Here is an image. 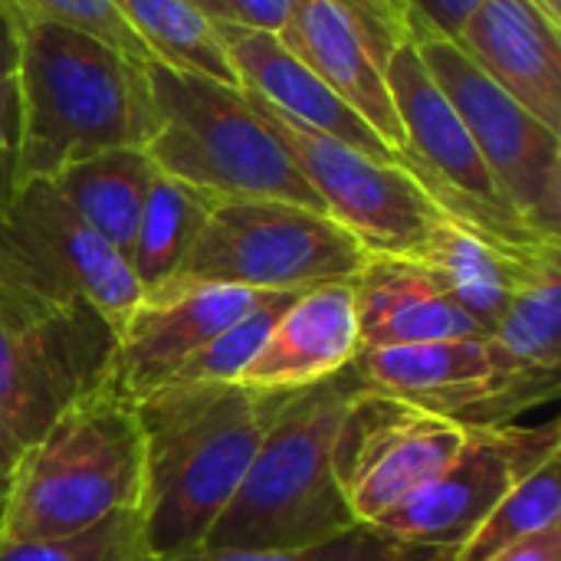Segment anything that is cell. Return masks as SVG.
Here are the masks:
<instances>
[{
  "mask_svg": "<svg viewBox=\"0 0 561 561\" xmlns=\"http://www.w3.org/2000/svg\"><path fill=\"white\" fill-rule=\"evenodd\" d=\"M411 39L463 118L506 204L542 237L561 240V138L523 102L500 89L460 46L431 26L411 23Z\"/></svg>",
  "mask_w": 561,
  "mask_h": 561,
  "instance_id": "9",
  "label": "cell"
},
{
  "mask_svg": "<svg viewBox=\"0 0 561 561\" xmlns=\"http://www.w3.org/2000/svg\"><path fill=\"white\" fill-rule=\"evenodd\" d=\"M279 39L329 89H335L394 154L404 151V131L388 92L385 66L335 0H289Z\"/></svg>",
  "mask_w": 561,
  "mask_h": 561,
  "instance_id": "19",
  "label": "cell"
},
{
  "mask_svg": "<svg viewBox=\"0 0 561 561\" xmlns=\"http://www.w3.org/2000/svg\"><path fill=\"white\" fill-rule=\"evenodd\" d=\"M0 561H148V556L141 549L135 510H128L69 539L0 536Z\"/></svg>",
  "mask_w": 561,
  "mask_h": 561,
  "instance_id": "28",
  "label": "cell"
},
{
  "mask_svg": "<svg viewBox=\"0 0 561 561\" xmlns=\"http://www.w3.org/2000/svg\"><path fill=\"white\" fill-rule=\"evenodd\" d=\"M296 293H273L256 309L240 316L233 325L217 332L207 345H201L174 375L171 381H240L243 368L260 352L266 332L273 329L276 316ZM168 381V385H171Z\"/></svg>",
  "mask_w": 561,
  "mask_h": 561,
  "instance_id": "27",
  "label": "cell"
},
{
  "mask_svg": "<svg viewBox=\"0 0 561 561\" xmlns=\"http://www.w3.org/2000/svg\"><path fill=\"white\" fill-rule=\"evenodd\" d=\"M335 3L362 33L365 46L375 53L381 66H388L391 53L411 39V10L404 0H335Z\"/></svg>",
  "mask_w": 561,
  "mask_h": 561,
  "instance_id": "30",
  "label": "cell"
},
{
  "mask_svg": "<svg viewBox=\"0 0 561 561\" xmlns=\"http://www.w3.org/2000/svg\"><path fill=\"white\" fill-rule=\"evenodd\" d=\"M536 3H539V7H542L549 16H552V20H559L561 23V0H536Z\"/></svg>",
  "mask_w": 561,
  "mask_h": 561,
  "instance_id": "38",
  "label": "cell"
},
{
  "mask_svg": "<svg viewBox=\"0 0 561 561\" xmlns=\"http://www.w3.org/2000/svg\"><path fill=\"white\" fill-rule=\"evenodd\" d=\"M247 99L286 145L316 197L322 201V210L342 230H348L368 253H417L444 214L401 161L371 158L352 145L296 125L253 95Z\"/></svg>",
  "mask_w": 561,
  "mask_h": 561,
  "instance_id": "11",
  "label": "cell"
},
{
  "mask_svg": "<svg viewBox=\"0 0 561 561\" xmlns=\"http://www.w3.org/2000/svg\"><path fill=\"white\" fill-rule=\"evenodd\" d=\"M561 454L559 421L467 431L463 447L375 526L424 546L463 549L493 506L533 470Z\"/></svg>",
  "mask_w": 561,
  "mask_h": 561,
  "instance_id": "12",
  "label": "cell"
},
{
  "mask_svg": "<svg viewBox=\"0 0 561 561\" xmlns=\"http://www.w3.org/2000/svg\"><path fill=\"white\" fill-rule=\"evenodd\" d=\"M224 49L233 62L240 89L279 115L293 118L302 128L329 135L342 145H352L371 158L398 161L388 141L335 92L329 89L306 62H299L276 33L217 23Z\"/></svg>",
  "mask_w": 561,
  "mask_h": 561,
  "instance_id": "16",
  "label": "cell"
},
{
  "mask_svg": "<svg viewBox=\"0 0 561 561\" xmlns=\"http://www.w3.org/2000/svg\"><path fill=\"white\" fill-rule=\"evenodd\" d=\"M178 561H460V552L401 539L375 523H355L339 536L293 546V549H266V552L201 549Z\"/></svg>",
  "mask_w": 561,
  "mask_h": 561,
  "instance_id": "26",
  "label": "cell"
},
{
  "mask_svg": "<svg viewBox=\"0 0 561 561\" xmlns=\"http://www.w3.org/2000/svg\"><path fill=\"white\" fill-rule=\"evenodd\" d=\"M561 247L526 256L513 253L467 227H460L450 217H440L427 240L417 247L414 260H421L440 286L450 293V299L490 335L496 322L503 319L510 299L516 289L549 260H559Z\"/></svg>",
  "mask_w": 561,
  "mask_h": 561,
  "instance_id": "20",
  "label": "cell"
},
{
  "mask_svg": "<svg viewBox=\"0 0 561 561\" xmlns=\"http://www.w3.org/2000/svg\"><path fill=\"white\" fill-rule=\"evenodd\" d=\"M145 66L82 30L23 13L16 187L112 148H141L154 122Z\"/></svg>",
  "mask_w": 561,
  "mask_h": 561,
  "instance_id": "2",
  "label": "cell"
},
{
  "mask_svg": "<svg viewBox=\"0 0 561 561\" xmlns=\"http://www.w3.org/2000/svg\"><path fill=\"white\" fill-rule=\"evenodd\" d=\"M457 46L536 118L561 131V23L536 0H483Z\"/></svg>",
  "mask_w": 561,
  "mask_h": 561,
  "instance_id": "15",
  "label": "cell"
},
{
  "mask_svg": "<svg viewBox=\"0 0 561 561\" xmlns=\"http://www.w3.org/2000/svg\"><path fill=\"white\" fill-rule=\"evenodd\" d=\"M145 72L154 122L141 148L161 174L217 201L260 197L322 210L312 184L243 89L158 59H148Z\"/></svg>",
  "mask_w": 561,
  "mask_h": 561,
  "instance_id": "5",
  "label": "cell"
},
{
  "mask_svg": "<svg viewBox=\"0 0 561 561\" xmlns=\"http://www.w3.org/2000/svg\"><path fill=\"white\" fill-rule=\"evenodd\" d=\"M214 204H217L214 194L154 171L141 220L135 230V243L128 250V266L141 293L164 286L181 270Z\"/></svg>",
  "mask_w": 561,
  "mask_h": 561,
  "instance_id": "22",
  "label": "cell"
},
{
  "mask_svg": "<svg viewBox=\"0 0 561 561\" xmlns=\"http://www.w3.org/2000/svg\"><path fill=\"white\" fill-rule=\"evenodd\" d=\"M141 490V431L135 401L115 388L72 401L13 460L3 493V539H69Z\"/></svg>",
  "mask_w": 561,
  "mask_h": 561,
  "instance_id": "4",
  "label": "cell"
},
{
  "mask_svg": "<svg viewBox=\"0 0 561 561\" xmlns=\"http://www.w3.org/2000/svg\"><path fill=\"white\" fill-rule=\"evenodd\" d=\"M16 138H20L16 79H0V210L16 191Z\"/></svg>",
  "mask_w": 561,
  "mask_h": 561,
  "instance_id": "31",
  "label": "cell"
},
{
  "mask_svg": "<svg viewBox=\"0 0 561 561\" xmlns=\"http://www.w3.org/2000/svg\"><path fill=\"white\" fill-rule=\"evenodd\" d=\"M358 352L352 286H312L283 306L237 385L266 394L309 388L352 368Z\"/></svg>",
  "mask_w": 561,
  "mask_h": 561,
  "instance_id": "17",
  "label": "cell"
},
{
  "mask_svg": "<svg viewBox=\"0 0 561 561\" xmlns=\"http://www.w3.org/2000/svg\"><path fill=\"white\" fill-rule=\"evenodd\" d=\"M273 411V394L237 381H171L135 401L141 490L135 503L148 561L204 549L237 496Z\"/></svg>",
  "mask_w": 561,
  "mask_h": 561,
  "instance_id": "1",
  "label": "cell"
},
{
  "mask_svg": "<svg viewBox=\"0 0 561 561\" xmlns=\"http://www.w3.org/2000/svg\"><path fill=\"white\" fill-rule=\"evenodd\" d=\"M348 286L362 352L486 335L414 256L368 253Z\"/></svg>",
  "mask_w": 561,
  "mask_h": 561,
  "instance_id": "18",
  "label": "cell"
},
{
  "mask_svg": "<svg viewBox=\"0 0 561 561\" xmlns=\"http://www.w3.org/2000/svg\"><path fill=\"white\" fill-rule=\"evenodd\" d=\"M112 355L99 309L0 276V427L20 450L72 401L112 388Z\"/></svg>",
  "mask_w": 561,
  "mask_h": 561,
  "instance_id": "6",
  "label": "cell"
},
{
  "mask_svg": "<svg viewBox=\"0 0 561 561\" xmlns=\"http://www.w3.org/2000/svg\"><path fill=\"white\" fill-rule=\"evenodd\" d=\"M561 526V454L519 480L463 542L460 561H483L542 529Z\"/></svg>",
  "mask_w": 561,
  "mask_h": 561,
  "instance_id": "25",
  "label": "cell"
},
{
  "mask_svg": "<svg viewBox=\"0 0 561 561\" xmlns=\"http://www.w3.org/2000/svg\"><path fill=\"white\" fill-rule=\"evenodd\" d=\"M358 385L355 368H345L319 385L273 394L250 470L204 549H293L355 526L335 477V444Z\"/></svg>",
  "mask_w": 561,
  "mask_h": 561,
  "instance_id": "3",
  "label": "cell"
},
{
  "mask_svg": "<svg viewBox=\"0 0 561 561\" xmlns=\"http://www.w3.org/2000/svg\"><path fill=\"white\" fill-rule=\"evenodd\" d=\"M20 33H23V10L10 0H0V79L16 76Z\"/></svg>",
  "mask_w": 561,
  "mask_h": 561,
  "instance_id": "35",
  "label": "cell"
},
{
  "mask_svg": "<svg viewBox=\"0 0 561 561\" xmlns=\"http://www.w3.org/2000/svg\"><path fill=\"white\" fill-rule=\"evenodd\" d=\"M20 447L7 437V431L0 427V500L7 493V483H10V470H13V460H16Z\"/></svg>",
  "mask_w": 561,
  "mask_h": 561,
  "instance_id": "36",
  "label": "cell"
},
{
  "mask_svg": "<svg viewBox=\"0 0 561 561\" xmlns=\"http://www.w3.org/2000/svg\"><path fill=\"white\" fill-rule=\"evenodd\" d=\"M131 33L145 43L148 56L181 69L217 79L224 85H237L233 62L224 49L220 30L210 16H204L187 0H112Z\"/></svg>",
  "mask_w": 561,
  "mask_h": 561,
  "instance_id": "23",
  "label": "cell"
},
{
  "mask_svg": "<svg viewBox=\"0 0 561 561\" xmlns=\"http://www.w3.org/2000/svg\"><path fill=\"white\" fill-rule=\"evenodd\" d=\"M368 250L329 214L237 197L217 201L197 243L168 283H220L256 293H306L348 283Z\"/></svg>",
  "mask_w": 561,
  "mask_h": 561,
  "instance_id": "7",
  "label": "cell"
},
{
  "mask_svg": "<svg viewBox=\"0 0 561 561\" xmlns=\"http://www.w3.org/2000/svg\"><path fill=\"white\" fill-rule=\"evenodd\" d=\"M224 7H227V23L276 33V36L289 16V0H224Z\"/></svg>",
  "mask_w": 561,
  "mask_h": 561,
  "instance_id": "33",
  "label": "cell"
},
{
  "mask_svg": "<svg viewBox=\"0 0 561 561\" xmlns=\"http://www.w3.org/2000/svg\"><path fill=\"white\" fill-rule=\"evenodd\" d=\"M154 171L145 148H112L66 164L49 181L59 197L128 260Z\"/></svg>",
  "mask_w": 561,
  "mask_h": 561,
  "instance_id": "21",
  "label": "cell"
},
{
  "mask_svg": "<svg viewBox=\"0 0 561 561\" xmlns=\"http://www.w3.org/2000/svg\"><path fill=\"white\" fill-rule=\"evenodd\" d=\"M467 440V427L358 385L335 444V477L355 523H378L427 483Z\"/></svg>",
  "mask_w": 561,
  "mask_h": 561,
  "instance_id": "13",
  "label": "cell"
},
{
  "mask_svg": "<svg viewBox=\"0 0 561 561\" xmlns=\"http://www.w3.org/2000/svg\"><path fill=\"white\" fill-rule=\"evenodd\" d=\"M273 293L220 283H164L141 293L115 335L112 388L138 401L171 381V375L217 332L256 309Z\"/></svg>",
  "mask_w": 561,
  "mask_h": 561,
  "instance_id": "14",
  "label": "cell"
},
{
  "mask_svg": "<svg viewBox=\"0 0 561 561\" xmlns=\"http://www.w3.org/2000/svg\"><path fill=\"white\" fill-rule=\"evenodd\" d=\"M0 276L53 299L89 302L115 335L141 299L128 260L46 178L20 184L0 210Z\"/></svg>",
  "mask_w": 561,
  "mask_h": 561,
  "instance_id": "10",
  "label": "cell"
},
{
  "mask_svg": "<svg viewBox=\"0 0 561 561\" xmlns=\"http://www.w3.org/2000/svg\"><path fill=\"white\" fill-rule=\"evenodd\" d=\"M191 7H197L204 16H210L214 23H227V7L224 0H187Z\"/></svg>",
  "mask_w": 561,
  "mask_h": 561,
  "instance_id": "37",
  "label": "cell"
},
{
  "mask_svg": "<svg viewBox=\"0 0 561 561\" xmlns=\"http://www.w3.org/2000/svg\"><path fill=\"white\" fill-rule=\"evenodd\" d=\"M490 335L519 362L561 371V256L516 289Z\"/></svg>",
  "mask_w": 561,
  "mask_h": 561,
  "instance_id": "24",
  "label": "cell"
},
{
  "mask_svg": "<svg viewBox=\"0 0 561 561\" xmlns=\"http://www.w3.org/2000/svg\"><path fill=\"white\" fill-rule=\"evenodd\" d=\"M411 10V23L431 26L444 36H457L460 23L483 3V0H404Z\"/></svg>",
  "mask_w": 561,
  "mask_h": 561,
  "instance_id": "32",
  "label": "cell"
},
{
  "mask_svg": "<svg viewBox=\"0 0 561 561\" xmlns=\"http://www.w3.org/2000/svg\"><path fill=\"white\" fill-rule=\"evenodd\" d=\"M352 368L365 388L467 431L519 424L523 414L552 404L561 391V371L519 362L493 335L371 348L358 352Z\"/></svg>",
  "mask_w": 561,
  "mask_h": 561,
  "instance_id": "8",
  "label": "cell"
},
{
  "mask_svg": "<svg viewBox=\"0 0 561 561\" xmlns=\"http://www.w3.org/2000/svg\"><path fill=\"white\" fill-rule=\"evenodd\" d=\"M483 561H561V526L542 529Z\"/></svg>",
  "mask_w": 561,
  "mask_h": 561,
  "instance_id": "34",
  "label": "cell"
},
{
  "mask_svg": "<svg viewBox=\"0 0 561 561\" xmlns=\"http://www.w3.org/2000/svg\"><path fill=\"white\" fill-rule=\"evenodd\" d=\"M0 536H3V500H0Z\"/></svg>",
  "mask_w": 561,
  "mask_h": 561,
  "instance_id": "39",
  "label": "cell"
},
{
  "mask_svg": "<svg viewBox=\"0 0 561 561\" xmlns=\"http://www.w3.org/2000/svg\"><path fill=\"white\" fill-rule=\"evenodd\" d=\"M10 3H16L26 16L82 30V33L115 46L118 53L138 59V62L151 59L145 43L131 33V26L122 20V13L115 10L112 0H10Z\"/></svg>",
  "mask_w": 561,
  "mask_h": 561,
  "instance_id": "29",
  "label": "cell"
}]
</instances>
